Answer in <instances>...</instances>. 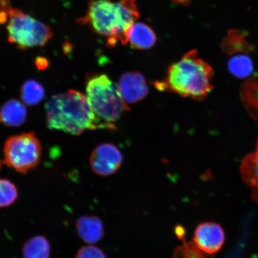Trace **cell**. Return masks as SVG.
Instances as JSON below:
<instances>
[{
	"instance_id": "cell-16",
	"label": "cell",
	"mask_w": 258,
	"mask_h": 258,
	"mask_svg": "<svg viewBox=\"0 0 258 258\" xmlns=\"http://www.w3.org/2000/svg\"><path fill=\"white\" fill-rule=\"evenodd\" d=\"M228 66L230 72L235 77L240 78L248 77L253 72L252 61L245 55H238L231 58Z\"/></svg>"
},
{
	"instance_id": "cell-12",
	"label": "cell",
	"mask_w": 258,
	"mask_h": 258,
	"mask_svg": "<svg viewBox=\"0 0 258 258\" xmlns=\"http://www.w3.org/2000/svg\"><path fill=\"white\" fill-rule=\"evenodd\" d=\"M25 106L16 99L9 100L0 109V122L9 127H19L27 118Z\"/></svg>"
},
{
	"instance_id": "cell-22",
	"label": "cell",
	"mask_w": 258,
	"mask_h": 258,
	"mask_svg": "<svg viewBox=\"0 0 258 258\" xmlns=\"http://www.w3.org/2000/svg\"><path fill=\"white\" fill-rule=\"evenodd\" d=\"M176 234L179 238H182L185 234L184 229H183L182 227L177 226L176 228Z\"/></svg>"
},
{
	"instance_id": "cell-2",
	"label": "cell",
	"mask_w": 258,
	"mask_h": 258,
	"mask_svg": "<svg viewBox=\"0 0 258 258\" xmlns=\"http://www.w3.org/2000/svg\"><path fill=\"white\" fill-rule=\"evenodd\" d=\"M212 68L199 58L198 51L192 50L167 70L163 82L155 84L157 89L167 90L184 98L203 101L212 91L214 86Z\"/></svg>"
},
{
	"instance_id": "cell-15",
	"label": "cell",
	"mask_w": 258,
	"mask_h": 258,
	"mask_svg": "<svg viewBox=\"0 0 258 258\" xmlns=\"http://www.w3.org/2000/svg\"><path fill=\"white\" fill-rule=\"evenodd\" d=\"M21 96L22 101L30 106L36 105L43 100L45 92L43 86L37 81L30 80L22 86Z\"/></svg>"
},
{
	"instance_id": "cell-5",
	"label": "cell",
	"mask_w": 258,
	"mask_h": 258,
	"mask_svg": "<svg viewBox=\"0 0 258 258\" xmlns=\"http://www.w3.org/2000/svg\"><path fill=\"white\" fill-rule=\"evenodd\" d=\"M6 30L9 43L19 49L25 50L45 46L53 33L48 25L25 14L19 9L11 8L8 12Z\"/></svg>"
},
{
	"instance_id": "cell-11",
	"label": "cell",
	"mask_w": 258,
	"mask_h": 258,
	"mask_svg": "<svg viewBox=\"0 0 258 258\" xmlns=\"http://www.w3.org/2000/svg\"><path fill=\"white\" fill-rule=\"evenodd\" d=\"M240 173L244 182L249 187L253 201L258 203V140L253 152L242 160Z\"/></svg>"
},
{
	"instance_id": "cell-3",
	"label": "cell",
	"mask_w": 258,
	"mask_h": 258,
	"mask_svg": "<svg viewBox=\"0 0 258 258\" xmlns=\"http://www.w3.org/2000/svg\"><path fill=\"white\" fill-rule=\"evenodd\" d=\"M45 108L47 126L51 130L79 135L88 130L104 129L87 96L77 90H70L51 97Z\"/></svg>"
},
{
	"instance_id": "cell-17",
	"label": "cell",
	"mask_w": 258,
	"mask_h": 258,
	"mask_svg": "<svg viewBox=\"0 0 258 258\" xmlns=\"http://www.w3.org/2000/svg\"><path fill=\"white\" fill-rule=\"evenodd\" d=\"M18 198L17 188L10 180L0 179V208L9 207Z\"/></svg>"
},
{
	"instance_id": "cell-10",
	"label": "cell",
	"mask_w": 258,
	"mask_h": 258,
	"mask_svg": "<svg viewBox=\"0 0 258 258\" xmlns=\"http://www.w3.org/2000/svg\"><path fill=\"white\" fill-rule=\"evenodd\" d=\"M76 227L77 234L86 243H98L104 235V224L96 216H82L77 219Z\"/></svg>"
},
{
	"instance_id": "cell-21",
	"label": "cell",
	"mask_w": 258,
	"mask_h": 258,
	"mask_svg": "<svg viewBox=\"0 0 258 258\" xmlns=\"http://www.w3.org/2000/svg\"><path fill=\"white\" fill-rule=\"evenodd\" d=\"M12 8L11 0H0V12H8Z\"/></svg>"
},
{
	"instance_id": "cell-20",
	"label": "cell",
	"mask_w": 258,
	"mask_h": 258,
	"mask_svg": "<svg viewBox=\"0 0 258 258\" xmlns=\"http://www.w3.org/2000/svg\"><path fill=\"white\" fill-rule=\"evenodd\" d=\"M35 64L38 70H43L47 69L48 66V60L43 57H37L35 59Z\"/></svg>"
},
{
	"instance_id": "cell-13",
	"label": "cell",
	"mask_w": 258,
	"mask_h": 258,
	"mask_svg": "<svg viewBox=\"0 0 258 258\" xmlns=\"http://www.w3.org/2000/svg\"><path fill=\"white\" fill-rule=\"evenodd\" d=\"M156 34L149 26L141 22L135 23L129 31L128 42L138 50H147L156 44Z\"/></svg>"
},
{
	"instance_id": "cell-23",
	"label": "cell",
	"mask_w": 258,
	"mask_h": 258,
	"mask_svg": "<svg viewBox=\"0 0 258 258\" xmlns=\"http://www.w3.org/2000/svg\"><path fill=\"white\" fill-rule=\"evenodd\" d=\"M173 1H175L177 3H182V4H183V3H186L187 0H173Z\"/></svg>"
},
{
	"instance_id": "cell-9",
	"label": "cell",
	"mask_w": 258,
	"mask_h": 258,
	"mask_svg": "<svg viewBox=\"0 0 258 258\" xmlns=\"http://www.w3.org/2000/svg\"><path fill=\"white\" fill-rule=\"evenodd\" d=\"M118 86L122 98L127 105L142 101L149 92L145 77L139 72H127L122 74Z\"/></svg>"
},
{
	"instance_id": "cell-24",
	"label": "cell",
	"mask_w": 258,
	"mask_h": 258,
	"mask_svg": "<svg viewBox=\"0 0 258 258\" xmlns=\"http://www.w3.org/2000/svg\"><path fill=\"white\" fill-rule=\"evenodd\" d=\"M0 167H1V163H0Z\"/></svg>"
},
{
	"instance_id": "cell-4",
	"label": "cell",
	"mask_w": 258,
	"mask_h": 258,
	"mask_svg": "<svg viewBox=\"0 0 258 258\" xmlns=\"http://www.w3.org/2000/svg\"><path fill=\"white\" fill-rule=\"evenodd\" d=\"M86 88L90 105L104 129H117L114 122L130 109L117 84L105 74H94L87 77Z\"/></svg>"
},
{
	"instance_id": "cell-1",
	"label": "cell",
	"mask_w": 258,
	"mask_h": 258,
	"mask_svg": "<svg viewBox=\"0 0 258 258\" xmlns=\"http://www.w3.org/2000/svg\"><path fill=\"white\" fill-rule=\"evenodd\" d=\"M139 17L137 0H89L88 11L77 22L88 25L106 38L109 47H114L118 43H128L129 31Z\"/></svg>"
},
{
	"instance_id": "cell-8",
	"label": "cell",
	"mask_w": 258,
	"mask_h": 258,
	"mask_svg": "<svg viewBox=\"0 0 258 258\" xmlns=\"http://www.w3.org/2000/svg\"><path fill=\"white\" fill-rule=\"evenodd\" d=\"M194 241L206 253H217L224 243V231L220 225L215 222H204L197 227Z\"/></svg>"
},
{
	"instance_id": "cell-7",
	"label": "cell",
	"mask_w": 258,
	"mask_h": 258,
	"mask_svg": "<svg viewBox=\"0 0 258 258\" xmlns=\"http://www.w3.org/2000/svg\"><path fill=\"white\" fill-rule=\"evenodd\" d=\"M122 162L121 151L115 145L110 143L98 145L92 151L90 159L93 172L101 176L115 173L121 167Z\"/></svg>"
},
{
	"instance_id": "cell-18",
	"label": "cell",
	"mask_w": 258,
	"mask_h": 258,
	"mask_svg": "<svg viewBox=\"0 0 258 258\" xmlns=\"http://www.w3.org/2000/svg\"><path fill=\"white\" fill-rule=\"evenodd\" d=\"M173 258H211L210 254L200 249L195 242H183L177 247L173 254Z\"/></svg>"
},
{
	"instance_id": "cell-14",
	"label": "cell",
	"mask_w": 258,
	"mask_h": 258,
	"mask_svg": "<svg viewBox=\"0 0 258 258\" xmlns=\"http://www.w3.org/2000/svg\"><path fill=\"white\" fill-rule=\"evenodd\" d=\"M50 242L42 235L30 238L22 249L24 258H50Z\"/></svg>"
},
{
	"instance_id": "cell-19",
	"label": "cell",
	"mask_w": 258,
	"mask_h": 258,
	"mask_svg": "<svg viewBox=\"0 0 258 258\" xmlns=\"http://www.w3.org/2000/svg\"><path fill=\"white\" fill-rule=\"evenodd\" d=\"M76 258H106V255L100 248L88 245L81 247L77 251Z\"/></svg>"
},
{
	"instance_id": "cell-6",
	"label": "cell",
	"mask_w": 258,
	"mask_h": 258,
	"mask_svg": "<svg viewBox=\"0 0 258 258\" xmlns=\"http://www.w3.org/2000/svg\"><path fill=\"white\" fill-rule=\"evenodd\" d=\"M41 146L34 133H24L9 138L4 148L5 163L16 172L26 173L40 162Z\"/></svg>"
}]
</instances>
